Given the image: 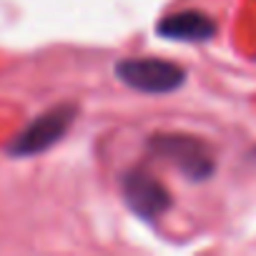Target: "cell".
I'll use <instances>...</instances> for the list:
<instances>
[{
    "label": "cell",
    "mask_w": 256,
    "mask_h": 256,
    "mask_svg": "<svg viewBox=\"0 0 256 256\" xmlns=\"http://www.w3.org/2000/svg\"><path fill=\"white\" fill-rule=\"evenodd\" d=\"M158 36L166 40H181V43H204L211 40L216 33V23L201 13V10H181L166 16L156 26Z\"/></svg>",
    "instance_id": "obj_5"
},
{
    "label": "cell",
    "mask_w": 256,
    "mask_h": 256,
    "mask_svg": "<svg viewBox=\"0 0 256 256\" xmlns=\"http://www.w3.org/2000/svg\"><path fill=\"white\" fill-rule=\"evenodd\" d=\"M73 118H76V106H56V108L46 110L23 134H18L13 138V144L8 146L10 156H33V154L50 148L53 144H58L66 136Z\"/></svg>",
    "instance_id": "obj_3"
},
{
    "label": "cell",
    "mask_w": 256,
    "mask_h": 256,
    "mask_svg": "<svg viewBox=\"0 0 256 256\" xmlns=\"http://www.w3.org/2000/svg\"><path fill=\"white\" fill-rule=\"evenodd\" d=\"M151 151L164 158L171 161L184 176L194 178V181H204L214 174L216 164L214 156L208 151V146L194 136H181V134H164L156 136L151 141Z\"/></svg>",
    "instance_id": "obj_1"
},
{
    "label": "cell",
    "mask_w": 256,
    "mask_h": 256,
    "mask_svg": "<svg viewBox=\"0 0 256 256\" xmlns=\"http://www.w3.org/2000/svg\"><path fill=\"white\" fill-rule=\"evenodd\" d=\"M118 78L144 93H171L186 80V70L158 58H131L116 66Z\"/></svg>",
    "instance_id": "obj_2"
},
{
    "label": "cell",
    "mask_w": 256,
    "mask_h": 256,
    "mask_svg": "<svg viewBox=\"0 0 256 256\" xmlns=\"http://www.w3.org/2000/svg\"><path fill=\"white\" fill-rule=\"evenodd\" d=\"M123 188V198L134 214H138L141 218H158L168 206H171V196L168 191L146 171H128L120 181Z\"/></svg>",
    "instance_id": "obj_4"
}]
</instances>
